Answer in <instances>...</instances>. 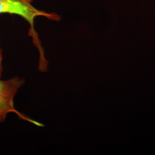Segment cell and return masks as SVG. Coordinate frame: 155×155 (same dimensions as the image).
Returning a JSON list of instances; mask_svg holds the SVG:
<instances>
[{
    "label": "cell",
    "mask_w": 155,
    "mask_h": 155,
    "mask_svg": "<svg viewBox=\"0 0 155 155\" xmlns=\"http://www.w3.org/2000/svg\"><path fill=\"white\" fill-rule=\"evenodd\" d=\"M24 82L25 79L24 78L18 77H15L7 80L0 79V123L5 122L7 116L13 113L24 121H28L40 127H44L43 124L25 116L16 110L15 107V97Z\"/></svg>",
    "instance_id": "cell-2"
},
{
    "label": "cell",
    "mask_w": 155,
    "mask_h": 155,
    "mask_svg": "<svg viewBox=\"0 0 155 155\" xmlns=\"http://www.w3.org/2000/svg\"><path fill=\"white\" fill-rule=\"evenodd\" d=\"M3 51L0 46V79L2 78V74L4 71V67H3Z\"/></svg>",
    "instance_id": "cell-3"
},
{
    "label": "cell",
    "mask_w": 155,
    "mask_h": 155,
    "mask_svg": "<svg viewBox=\"0 0 155 155\" xmlns=\"http://www.w3.org/2000/svg\"><path fill=\"white\" fill-rule=\"evenodd\" d=\"M32 2V0H0V14L15 15L27 21L30 25L29 35L32 37L34 45L39 51V68L45 69L48 66V63L35 28V20L38 17H45L50 20L58 21L61 20V17L56 13L39 10L33 5Z\"/></svg>",
    "instance_id": "cell-1"
}]
</instances>
